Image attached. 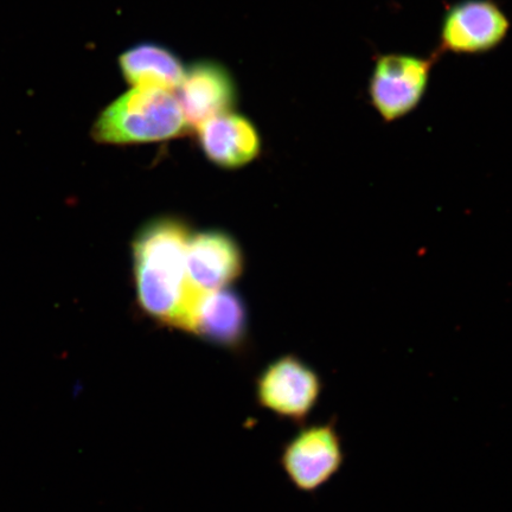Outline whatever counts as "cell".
<instances>
[{"instance_id":"obj_1","label":"cell","mask_w":512,"mask_h":512,"mask_svg":"<svg viewBox=\"0 0 512 512\" xmlns=\"http://www.w3.org/2000/svg\"><path fill=\"white\" fill-rule=\"evenodd\" d=\"M190 236L187 223L162 217L139 230L132 251L134 284L143 311L159 323L192 334L204 296L188 278Z\"/></svg>"},{"instance_id":"obj_2","label":"cell","mask_w":512,"mask_h":512,"mask_svg":"<svg viewBox=\"0 0 512 512\" xmlns=\"http://www.w3.org/2000/svg\"><path fill=\"white\" fill-rule=\"evenodd\" d=\"M188 131L176 94L134 87L99 113L91 134L99 144L133 145L166 142Z\"/></svg>"},{"instance_id":"obj_3","label":"cell","mask_w":512,"mask_h":512,"mask_svg":"<svg viewBox=\"0 0 512 512\" xmlns=\"http://www.w3.org/2000/svg\"><path fill=\"white\" fill-rule=\"evenodd\" d=\"M347 460L336 416L299 426L280 448L279 465L290 483L303 494H317L328 485Z\"/></svg>"},{"instance_id":"obj_4","label":"cell","mask_w":512,"mask_h":512,"mask_svg":"<svg viewBox=\"0 0 512 512\" xmlns=\"http://www.w3.org/2000/svg\"><path fill=\"white\" fill-rule=\"evenodd\" d=\"M324 393L318 371L296 355L274 360L256 377V405L281 421L302 426L315 413Z\"/></svg>"},{"instance_id":"obj_5","label":"cell","mask_w":512,"mask_h":512,"mask_svg":"<svg viewBox=\"0 0 512 512\" xmlns=\"http://www.w3.org/2000/svg\"><path fill=\"white\" fill-rule=\"evenodd\" d=\"M439 55L390 53L377 57L370 74L368 94L370 105L384 123L405 118L419 107Z\"/></svg>"},{"instance_id":"obj_6","label":"cell","mask_w":512,"mask_h":512,"mask_svg":"<svg viewBox=\"0 0 512 512\" xmlns=\"http://www.w3.org/2000/svg\"><path fill=\"white\" fill-rule=\"evenodd\" d=\"M510 19L495 0H462L448 8L440 27V51L478 55L501 46Z\"/></svg>"},{"instance_id":"obj_7","label":"cell","mask_w":512,"mask_h":512,"mask_svg":"<svg viewBox=\"0 0 512 512\" xmlns=\"http://www.w3.org/2000/svg\"><path fill=\"white\" fill-rule=\"evenodd\" d=\"M177 93L185 121L195 130L217 115L234 111L239 95L229 69L214 60L196 61L185 68Z\"/></svg>"},{"instance_id":"obj_8","label":"cell","mask_w":512,"mask_h":512,"mask_svg":"<svg viewBox=\"0 0 512 512\" xmlns=\"http://www.w3.org/2000/svg\"><path fill=\"white\" fill-rule=\"evenodd\" d=\"M243 270L241 248L232 236L220 230L190 236L187 247V272L198 293L222 290L234 283Z\"/></svg>"},{"instance_id":"obj_9","label":"cell","mask_w":512,"mask_h":512,"mask_svg":"<svg viewBox=\"0 0 512 512\" xmlns=\"http://www.w3.org/2000/svg\"><path fill=\"white\" fill-rule=\"evenodd\" d=\"M198 143L209 162L222 169H239L260 155L261 138L245 115L227 112L197 128Z\"/></svg>"},{"instance_id":"obj_10","label":"cell","mask_w":512,"mask_h":512,"mask_svg":"<svg viewBox=\"0 0 512 512\" xmlns=\"http://www.w3.org/2000/svg\"><path fill=\"white\" fill-rule=\"evenodd\" d=\"M192 334L216 347L240 349L247 336V310L239 294L222 288L204 296L196 311Z\"/></svg>"},{"instance_id":"obj_11","label":"cell","mask_w":512,"mask_h":512,"mask_svg":"<svg viewBox=\"0 0 512 512\" xmlns=\"http://www.w3.org/2000/svg\"><path fill=\"white\" fill-rule=\"evenodd\" d=\"M118 64L124 80L132 87L177 91L185 74L184 64L174 51L153 42L128 48L119 56Z\"/></svg>"}]
</instances>
